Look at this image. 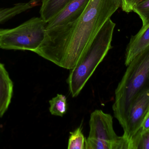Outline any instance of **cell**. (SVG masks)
<instances>
[{
    "instance_id": "cell-1",
    "label": "cell",
    "mask_w": 149,
    "mask_h": 149,
    "mask_svg": "<svg viewBox=\"0 0 149 149\" xmlns=\"http://www.w3.org/2000/svg\"><path fill=\"white\" fill-rule=\"evenodd\" d=\"M121 0H90L70 29L60 67L71 70L113 14L121 7Z\"/></svg>"
},
{
    "instance_id": "cell-2",
    "label": "cell",
    "mask_w": 149,
    "mask_h": 149,
    "mask_svg": "<svg viewBox=\"0 0 149 149\" xmlns=\"http://www.w3.org/2000/svg\"><path fill=\"white\" fill-rule=\"evenodd\" d=\"M149 89V46L137 55L127 69L115 91L114 115L123 129L133 100L142 91Z\"/></svg>"
},
{
    "instance_id": "cell-3",
    "label": "cell",
    "mask_w": 149,
    "mask_h": 149,
    "mask_svg": "<svg viewBox=\"0 0 149 149\" xmlns=\"http://www.w3.org/2000/svg\"><path fill=\"white\" fill-rule=\"evenodd\" d=\"M116 24L110 18L102 27L91 44L82 55L67 79L72 97L79 95L100 63L112 48Z\"/></svg>"
},
{
    "instance_id": "cell-4",
    "label": "cell",
    "mask_w": 149,
    "mask_h": 149,
    "mask_svg": "<svg viewBox=\"0 0 149 149\" xmlns=\"http://www.w3.org/2000/svg\"><path fill=\"white\" fill-rule=\"evenodd\" d=\"M47 23L34 17L12 29H0V48L34 52L44 39Z\"/></svg>"
},
{
    "instance_id": "cell-5",
    "label": "cell",
    "mask_w": 149,
    "mask_h": 149,
    "mask_svg": "<svg viewBox=\"0 0 149 149\" xmlns=\"http://www.w3.org/2000/svg\"><path fill=\"white\" fill-rule=\"evenodd\" d=\"M89 138L111 143L113 149H128L123 136L116 134L113 127V117L101 110H95L90 115Z\"/></svg>"
},
{
    "instance_id": "cell-6",
    "label": "cell",
    "mask_w": 149,
    "mask_h": 149,
    "mask_svg": "<svg viewBox=\"0 0 149 149\" xmlns=\"http://www.w3.org/2000/svg\"><path fill=\"white\" fill-rule=\"evenodd\" d=\"M149 111V89L143 90L133 100L130 106L123 136L127 144L128 149L132 139L138 133Z\"/></svg>"
},
{
    "instance_id": "cell-7",
    "label": "cell",
    "mask_w": 149,
    "mask_h": 149,
    "mask_svg": "<svg viewBox=\"0 0 149 149\" xmlns=\"http://www.w3.org/2000/svg\"><path fill=\"white\" fill-rule=\"evenodd\" d=\"M90 0H71L56 16L47 22L46 29L73 22L79 18Z\"/></svg>"
},
{
    "instance_id": "cell-8",
    "label": "cell",
    "mask_w": 149,
    "mask_h": 149,
    "mask_svg": "<svg viewBox=\"0 0 149 149\" xmlns=\"http://www.w3.org/2000/svg\"><path fill=\"white\" fill-rule=\"evenodd\" d=\"M149 46V25L141 28L137 34L131 37L126 49L125 64L127 66L131 61Z\"/></svg>"
},
{
    "instance_id": "cell-9",
    "label": "cell",
    "mask_w": 149,
    "mask_h": 149,
    "mask_svg": "<svg viewBox=\"0 0 149 149\" xmlns=\"http://www.w3.org/2000/svg\"><path fill=\"white\" fill-rule=\"evenodd\" d=\"M13 92V82L4 65L0 63V117L8 110Z\"/></svg>"
},
{
    "instance_id": "cell-10",
    "label": "cell",
    "mask_w": 149,
    "mask_h": 149,
    "mask_svg": "<svg viewBox=\"0 0 149 149\" xmlns=\"http://www.w3.org/2000/svg\"><path fill=\"white\" fill-rule=\"evenodd\" d=\"M71 0H42L41 17L48 22L59 13Z\"/></svg>"
},
{
    "instance_id": "cell-11",
    "label": "cell",
    "mask_w": 149,
    "mask_h": 149,
    "mask_svg": "<svg viewBox=\"0 0 149 149\" xmlns=\"http://www.w3.org/2000/svg\"><path fill=\"white\" fill-rule=\"evenodd\" d=\"M38 4V1L31 0L28 2L16 3L11 7L0 8V23L37 6Z\"/></svg>"
},
{
    "instance_id": "cell-12",
    "label": "cell",
    "mask_w": 149,
    "mask_h": 149,
    "mask_svg": "<svg viewBox=\"0 0 149 149\" xmlns=\"http://www.w3.org/2000/svg\"><path fill=\"white\" fill-rule=\"evenodd\" d=\"M49 111L52 115L63 117L67 111V99L65 95L58 94L49 101Z\"/></svg>"
},
{
    "instance_id": "cell-13",
    "label": "cell",
    "mask_w": 149,
    "mask_h": 149,
    "mask_svg": "<svg viewBox=\"0 0 149 149\" xmlns=\"http://www.w3.org/2000/svg\"><path fill=\"white\" fill-rule=\"evenodd\" d=\"M68 142V149H85L86 139L82 132V128L80 127L74 131L70 133Z\"/></svg>"
},
{
    "instance_id": "cell-14",
    "label": "cell",
    "mask_w": 149,
    "mask_h": 149,
    "mask_svg": "<svg viewBox=\"0 0 149 149\" xmlns=\"http://www.w3.org/2000/svg\"><path fill=\"white\" fill-rule=\"evenodd\" d=\"M133 11L140 16L143 22L142 28H145L149 25V0L136 5Z\"/></svg>"
},
{
    "instance_id": "cell-15",
    "label": "cell",
    "mask_w": 149,
    "mask_h": 149,
    "mask_svg": "<svg viewBox=\"0 0 149 149\" xmlns=\"http://www.w3.org/2000/svg\"><path fill=\"white\" fill-rule=\"evenodd\" d=\"M85 149H113V147L111 143L88 137L85 142Z\"/></svg>"
},
{
    "instance_id": "cell-16",
    "label": "cell",
    "mask_w": 149,
    "mask_h": 149,
    "mask_svg": "<svg viewBox=\"0 0 149 149\" xmlns=\"http://www.w3.org/2000/svg\"><path fill=\"white\" fill-rule=\"evenodd\" d=\"M121 7L123 11L129 13L133 11L134 5V0H121Z\"/></svg>"
},
{
    "instance_id": "cell-17",
    "label": "cell",
    "mask_w": 149,
    "mask_h": 149,
    "mask_svg": "<svg viewBox=\"0 0 149 149\" xmlns=\"http://www.w3.org/2000/svg\"><path fill=\"white\" fill-rule=\"evenodd\" d=\"M138 132L142 134L149 132V111L144 119L141 127Z\"/></svg>"
},
{
    "instance_id": "cell-18",
    "label": "cell",
    "mask_w": 149,
    "mask_h": 149,
    "mask_svg": "<svg viewBox=\"0 0 149 149\" xmlns=\"http://www.w3.org/2000/svg\"><path fill=\"white\" fill-rule=\"evenodd\" d=\"M145 1H146V0H134V5L135 6L136 5H137V4L143 2Z\"/></svg>"
}]
</instances>
